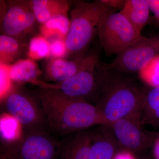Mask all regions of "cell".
I'll use <instances>...</instances> for the list:
<instances>
[{"label": "cell", "instance_id": "obj_1", "mask_svg": "<svg viewBox=\"0 0 159 159\" xmlns=\"http://www.w3.org/2000/svg\"><path fill=\"white\" fill-rule=\"evenodd\" d=\"M42 106L49 130L65 135L95 125H107L102 112L85 99H75L51 88L32 92Z\"/></svg>", "mask_w": 159, "mask_h": 159}, {"label": "cell", "instance_id": "obj_2", "mask_svg": "<svg viewBox=\"0 0 159 159\" xmlns=\"http://www.w3.org/2000/svg\"><path fill=\"white\" fill-rule=\"evenodd\" d=\"M145 92V88L133 80L108 72L96 105L102 112L107 125L124 118L140 120Z\"/></svg>", "mask_w": 159, "mask_h": 159}, {"label": "cell", "instance_id": "obj_3", "mask_svg": "<svg viewBox=\"0 0 159 159\" xmlns=\"http://www.w3.org/2000/svg\"><path fill=\"white\" fill-rule=\"evenodd\" d=\"M107 8L101 1L76 3L70 12V25L65 40L67 56L74 58L86 54L87 48L97 33L101 16Z\"/></svg>", "mask_w": 159, "mask_h": 159}, {"label": "cell", "instance_id": "obj_4", "mask_svg": "<svg viewBox=\"0 0 159 159\" xmlns=\"http://www.w3.org/2000/svg\"><path fill=\"white\" fill-rule=\"evenodd\" d=\"M1 100L5 113L14 117L24 131L48 133L44 112L32 92L20 85H13Z\"/></svg>", "mask_w": 159, "mask_h": 159}, {"label": "cell", "instance_id": "obj_5", "mask_svg": "<svg viewBox=\"0 0 159 159\" xmlns=\"http://www.w3.org/2000/svg\"><path fill=\"white\" fill-rule=\"evenodd\" d=\"M97 34L108 55L119 54L141 35L120 11L114 12L109 7L101 16Z\"/></svg>", "mask_w": 159, "mask_h": 159}, {"label": "cell", "instance_id": "obj_6", "mask_svg": "<svg viewBox=\"0 0 159 159\" xmlns=\"http://www.w3.org/2000/svg\"><path fill=\"white\" fill-rule=\"evenodd\" d=\"M48 133L26 132L14 142H2L5 159H59L60 143Z\"/></svg>", "mask_w": 159, "mask_h": 159}, {"label": "cell", "instance_id": "obj_7", "mask_svg": "<svg viewBox=\"0 0 159 159\" xmlns=\"http://www.w3.org/2000/svg\"><path fill=\"white\" fill-rule=\"evenodd\" d=\"M108 72L105 65H100L98 58L62 82L50 84L39 81L37 84L40 87L56 89L71 98L87 100V98L97 92L99 94Z\"/></svg>", "mask_w": 159, "mask_h": 159}, {"label": "cell", "instance_id": "obj_8", "mask_svg": "<svg viewBox=\"0 0 159 159\" xmlns=\"http://www.w3.org/2000/svg\"><path fill=\"white\" fill-rule=\"evenodd\" d=\"M159 53V36H139L122 52L117 54L113 61L105 65L108 70L120 73L140 72Z\"/></svg>", "mask_w": 159, "mask_h": 159}, {"label": "cell", "instance_id": "obj_9", "mask_svg": "<svg viewBox=\"0 0 159 159\" xmlns=\"http://www.w3.org/2000/svg\"><path fill=\"white\" fill-rule=\"evenodd\" d=\"M1 13V30L6 34L28 43L34 37L38 23L27 1H8Z\"/></svg>", "mask_w": 159, "mask_h": 159}, {"label": "cell", "instance_id": "obj_10", "mask_svg": "<svg viewBox=\"0 0 159 159\" xmlns=\"http://www.w3.org/2000/svg\"><path fill=\"white\" fill-rule=\"evenodd\" d=\"M107 125L121 150L133 154L152 147L157 134L144 131L136 118H124Z\"/></svg>", "mask_w": 159, "mask_h": 159}, {"label": "cell", "instance_id": "obj_11", "mask_svg": "<svg viewBox=\"0 0 159 159\" xmlns=\"http://www.w3.org/2000/svg\"><path fill=\"white\" fill-rule=\"evenodd\" d=\"M98 58V55L93 53L70 60L49 58L44 66V77L48 81L60 83L73 77Z\"/></svg>", "mask_w": 159, "mask_h": 159}, {"label": "cell", "instance_id": "obj_12", "mask_svg": "<svg viewBox=\"0 0 159 159\" xmlns=\"http://www.w3.org/2000/svg\"><path fill=\"white\" fill-rule=\"evenodd\" d=\"M93 131H80L60 143L59 159H90Z\"/></svg>", "mask_w": 159, "mask_h": 159}, {"label": "cell", "instance_id": "obj_13", "mask_svg": "<svg viewBox=\"0 0 159 159\" xmlns=\"http://www.w3.org/2000/svg\"><path fill=\"white\" fill-rule=\"evenodd\" d=\"M93 131L90 159H113L121 150L107 125Z\"/></svg>", "mask_w": 159, "mask_h": 159}, {"label": "cell", "instance_id": "obj_14", "mask_svg": "<svg viewBox=\"0 0 159 159\" xmlns=\"http://www.w3.org/2000/svg\"><path fill=\"white\" fill-rule=\"evenodd\" d=\"M37 22L42 25L52 18L67 15L70 2L66 0H29L27 1Z\"/></svg>", "mask_w": 159, "mask_h": 159}, {"label": "cell", "instance_id": "obj_15", "mask_svg": "<svg viewBox=\"0 0 159 159\" xmlns=\"http://www.w3.org/2000/svg\"><path fill=\"white\" fill-rule=\"evenodd\" d=\"M150 11L148 0H126L120 11L141 34L149 20Z\"/></svg>", "mask_w": 159, "mask_h": 159}, {"label": "cell", "instance_id": "obj_16", "mask_svg": "<svg viewBox=\"0 0 159 159\" xmlns=\"http://www.w3.org/2000/svg\"><path fill=\"white\" fill-rule=\"evenodd\" d=\"M29 43L6 34L0 35V64L9 65L27 54Z\"/></svg>", "mask_w": 159, "mask_h": 159}, {"label": "cell", "instance_id": "obj_17", "mask_svg": "<svg viewBox=\"0 0 159 159\" xmlns=\"http://www.w3.org/2000/svg\"><path fill=\"white\" fill-rule=\"evenodd\" d=\"M9 76L12 82L35 84L42 74L37 64L31 58L21 59L10 66Z\"/></svg>", "mask_w": 159, "mask_h": 159}, {"label": "cell", "instance_id": "obj_18", "mask_svg": "<svg viewBox=\"0 0 159 159\" xmlns=\"http://www.w3.org/2000/svg\"><path fill=\"white\" fill-rule=\"evenodd\" d=\"M140 120L142 125L149 124L159 128V87L145 88Z\"/></svg>", "mask_w": 159, "mask_h": 159}, {"label": "cell", "instance_id": "obj_19", "mask_svg": "<svg viewBox=\"0 0 159 159\" xmlns=\"http://www.w3.org/2000/svg\"><path fill=\"white\" fill-rule=\"evenodd\" d=\"M70 20L67 15H60L52 18L40 28L41 34L51 42L56 40H65L68 34Z\"/></svg>", "mask_w": 159, "mask_h": 159}, {"label": "cell", "instance_id": "obj_20", "mask_svg": "<svg viewBox=\"0 0 159 159\" xmlns=\"http://www.w3.org/2000/svg\"><path fill=\"white\" fill-rule=\"evenodd\" d=\"M21 125L14 117L5 113L1 116V132L2 142H14L22 136Z\"/></svg>", "mask_w": 159, "mask_h": 159}, {"label": "cell", "instance_id": "obj_21", "mask_svg": "<svg viewBox=\"0 0 159 159\" xmlns=\"http://www.w3.org/2000/svg\"><path fill=\"white\" fill-rule=\"evenodd\" d=\"M51 43L42 35H36L29 41L27 55L35 60L50 57Z\"/></svg>", "mask_w": 159, "mask_h": 159}, {"label": "cell", "instance_id": "obj_22", "mask_svg": "<svg viewBox=\"0 0 159 159\" xmlns=\"http://www.w3.org/2000/svg\"><path fill=\"white\" fill-rule=\"evenodd\" d=\"M139 73L141 79L149 86L159 87V54Z\"/></svg>", "mask_w": 159, "mask_h": 159}, {"label": "cell", "instance_id": "obj_23", "mask_svg": "<svg viewBox=\"0 0 159 159\" xmlns=\"http://www.w3.org/2000/svg\"><path fill=\"white\" fill-rule=\"evenodd\" d=\"M10 65H1V99L8 93L12 88V80L9 76Z\"/></svg>", "mask_w": 159, "mask_h": 159}, {"label": "cell", "instance_id": "obj_24", "mask_svg": "<svg viewBox=\"0 0 159 159\" xmlns=\"http://www.w3.org/2000/svg\"><path fill=\"white\" fill-rule=\"evenodd\" d=\"M51 43V51L49 58H62L67 54L65 42L64 40L58 39Z\"/></svg>", "mask_w": 159, "mask_h": 159}, {"label": "cell", "instance_id": "obj_25", "mask_svg": "<svg viewBox=\"0 0 159 159\" xmlns=\"http://www.w3.org/2000/svg\"><path fill=\"white\" fill-rule=\"evenodd\" d=\"M101 2L109 8L121 9L123 8L125 1L122 0H101Z\"/></svg>", "mask_w": 159, "mask_h": 159}, {"label": "cell", "instance_id": "obj_26", "mask_svg": "<svg viewBox=\"0 0 159 159\" xmlns=\"http://www.w3.org/2000/svg\"><path fill=\"white\" fill-rule=\"evenodd\" d=\"M150 10L159 23V0H148Z\"/></svg>", "mask_w": 159, "mask_h": 159}, {"label": "cell", "instance_id": "obj_27", "mask_svg": "<svg viewBox=\"0 0 159 159\" xmlns=\"http://www.w3.org/2000/svg\"><path fill=\"white\" fill-rule=\"evenodd\" d=\"M153 154L155 159H159V133L157 134L153 146Z\"/></svg>", "mask_w": 159, "mask_h": 159}, {"label": "cell", "instance_id": "obj_28", "mask_svg": "<svg viewBox=\"0 0 159 159\" xmlns=\"http://www.w3.org/2000/svg\"><path fill=\"white\" fill-rule=\"evenodd\" d=\"M129 159H137L134 156H132L130 158H129Z\"/></svg>", "mask_w": 159, "mask_h": 159}, {"label": "cell", "instance_id": "obj_29", "mask_svg": "<svg viewBox=\"0 0 159 159\" xmlns=\"http://www.w3.org/2000/svg\"><path fill=\"white\" fill-rule=\"evenodd\" d=\"M1 159H5L4 158L2 157H1Z\"/></svg>", "mask_w": 159, "mask_h": 159}]
</instances>
